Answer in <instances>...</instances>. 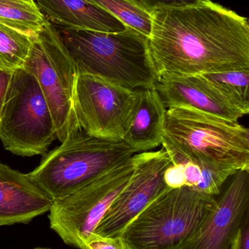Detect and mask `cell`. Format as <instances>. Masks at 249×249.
<instances>
[{
  "label": "cell",
  "mask_w": 249,
  "mask_h": 249,
  "mask_svg": "<svg viewBox=\"0 0 249 249\" xmlns=\"http://www.w3.org/2000/svg\"><path fill=\"white\" fill-rule=\"evenodd\" d=\"M241 106L249 109V70L204 74Z\"/></svg>",
  "instance_id": "d6986e66"
},
{
  "label": "cell",
  "mask_w": 249,
  "mask_h": 249,
  "mask_svg": "<svg viewBox=\"0 0 249 249\" xmlns=\"http://www.w3.org/2000/svg\"><path fill=\"white\" fill-rule=\"evenodd\" d=\"M53 202L29 173L0 162V227L29 223L49 212Z\"/></svg>",
  "instance_id": "4fadbf2b"
},
{
  "label": "cell",
  "mask_w": 249,
  "mask_h": 249,
  "mask_svg": "<svg viewBox=\"0 0 249 249\" xmlns=\"http://www.w3.org/2000/svg\"><path fill=\"white\" fill-rule=\"evenodd\" d=\"M162 145L172 164L193 162L227 178L249 171V129L195 109H167Z\"/></svg>",
  "instance_id": "7a4b0ae2"
},
{
  "label": "cell",
  "mask_w": 249,
  "mask_h": 249,
  "mask_svg": "<svg viewBox=\"0 0 249 249\" xmlns=\"http://www.w3.org/2000/svg\"><path fill=\"white\" fill-rule=\"evenodd\" d=\"M164 179L168 187L171 189L180 188L185 186L184 164L175 163L170 165L164 174Z\"/></svg>",
  "instance_id": "7402d4cb"
},
{
  "label": "cell",
  "mask_w": 249,
  "mask_h": 249,
  "mask_svg": "<svg viewBox=\"0 0 249 249\" xmlns=\"http://www.w3.org/2000/svg\"><path fill=\"white\" fill-rule=\"evenodd\" d=\"M83 249H133L121 238L99 236L93 233L84 243Z\"/></svg>",
  "instance_id": "44dd1931"
},
{
  "label": "cell",
  "mask_w": 249,
  "mask_h": 249,
  "mask_svg": "<svg viewBox=\"0 0 249 249\" xmlns=\"http://www.w3.org/2000/svg\"><path fill=\"white\" fill-rule=\"evenodd\" d=\"M166 109L184 107L238 122L246 109L204 74H175L159 78L155 86Z\"/></svg>",
  "instance_id": "8fae6325"
},
{
  "label": "cell",
  "mask_w": 249,
  "mask_h": 249,
  "mask_svg": "<svg viewBox=\"0 0 249 249\" xmlns=\"http://www.w3.org/2000/svg\"><path fill=\"white\" fill-rule=\"evenodd\" d=\"M48 21L36 3L0 0V23L35 37Z\"/></svg>",
  "instance_id": "2e32d148"
},
{
  "label": "cell",
  "mask_w": 249,
  "mask_h": 249,
  "mask_svg": "<svg viewBox=\"0 0 249 249\" xmlns=\"http://www.w3.org/2000/svg\"><path fill=\"white\" fill-rule=\"evenodd\" d=\"M57 138L46 99L35 77L23 68L12 73L0 112V140L16 155H45Z\"/></svg>",
  "instance_id": "8992f818"
},
{
  "label": "cell",
  "mask_w": 249,
  "mask_h": 249,
  "mask_svg": "<svg viewBox=\"0 0 249 249\" xmlns=\"http://www.w3.org/2000/svg\"><path fill=\"white\" fill-rule=\"evenodd\" d=\"M136 154L104 171L73 193L54 200L50 226L67 245L83 249L134 173Z\"/></svg>",
  "instance_id": "52a82bcc"
},
{
  "label": "cell",
  "mask_w": 249,
  "mask_h": 249,
  "mask_svg": "<svg viewBox=\"0 0 249 249\" xmlns=\"http://www.w3.org/2000/svg\"><path fill=\"white\" fill-rule=\"evenodd\" d=\"M78 74L100 77L130 90L154 87L159 81L149 37L127 28L115 33L58 29Z\"/></svg>",
  "instance_id": "3957f363"
},
{
  "label": "cell",
  "mask_w": 249,
  "mask_h": 249,
  "mask_svg": "<svg viewBox=\"0 0 249 249\" xmlns=\"http://www.w3.org/2000/svg\"><path fill=\"white\" fill-rule=\"evenodd\" d=\"M229 249H249V215L238 228Z\"/></svg>",
  "instance_id": "603a6c76"
},
{
  "label": "cell",
  "mask_w": 249,
  "mask_h": 249,
  "mask_svg": "<svg viewBox=\"0 0 249 249\" xmlns=\"http://www.w3.org/2000/svg\"><path fill=\"white\" fill-rule=\"evenodd\" d=\"M183 164H184L185 186L194 189L201 179V168L197 164L191 162H185Z\"/></svg>",
  "instance_id": "cb8c5ba5"
},
{
  "label": "cell",
  "mask_w": 249,
  "mask_h": 249,
  "mask_svg": "<svg viewBox=\"0 0 249 249\" xmlns=\"http://www.w3.org/2000/svg\"><path fill=\"white\" fill-rule=\"evenodd\" d=\"M216 197L190 187L168 189L121 233L133 249H177L211 214Z\"/></svg>",
  "instance_id": "5b68a950"
},
{
  "label": "cell",
  "mask_w": 249,
  "mask_h": 249,
  "mask_svg": "<svg viewBox=\"0 0 249 249\" xmlns=\"http://www.w3.org/2000/svg\"><path fill=\"white\" fill-rule=\"evenodd\" d=\"M23 1H27V2L29 3H32V4H34V3H35V0H23Z\"/></svg>",
  "instance_id": "484cf974"
},
{
  "label": "cell",
  "mask_w": 249,
  "mask_h": 249,
  "mask_svg": "<svg viewBox=\"0 0 249 249\" xmlns=\"http://www.w3.org/2000/svg\"><path fill=\"white\" fill-rule=\"evenodd\" d=\"M45 18L62 29L95 32H122L127 29L118 19L88 0H36Z\"/></svg>",
  "instance_id": "5bb4252c"
},
{
  "label": "cell",
  "mask_w": 249,
  "mask_h": 249,
  "mask_svg": "<svg viewBox=\"0 0 249 249\" xmlns=\"http://www.w3.org/2000/svg\"><path fill=\"white\" fill-rule=\"evenodd\" d=\"M139 6L152 14L162 8H179L201 3L205 0H134Z\"/></svg>",
  "instance_id": "ffe728a7"
},
{
  "label": "cell",
  "mask_w": 249,
  "mask_h": 249,
  "mask_svg": "<svg viewBox=\"0 0 249 249\" xmlns=\"http://www.w3.org/2000/svg\"><path fill=\"white\" fill-rule=\"evenodd\" d=\"M213 212L177 249H229L234 235L249 215V171H239Z\"/></svg>",
  "instance_id": "7c38bea8"
},
{
  "label": "cell",
  "mask_w": 249,
  "mask_h": 249,
  "mask_svg": "<svg viewBox=\"0 0 249 249\" xmlns=\"http://www.w3.org/2000/svg\"><path fill=\"white\" fill-rule=\"evenodd\" d=\"M23 69L38 81L49 107L57 138L62 142L70 127L78 71L59 31L48 20L33 38Z\"/></svg>",
  "instance_id": "ba28073f"
},
{
  "label": "cell",
  "mask_w": 249,
  "mask_h": 249,
  "mask_svg": "<svg viewBox=\"0 0 249 249\" xmlns=\"http://www.w3.org/2000/svg\"><path fill=\"white\" fill-rule=\"evenodd\" d=\"M152 16L149 48L159 80L249 70L247 18L211 0Z\"/></svg>",
  "instance_id": "6da1fadb"
},
{
  "label": "cell",
  "mask_w": 249,
  "mask_h": 249,
  "mask_svg": "<svg viewBox=\"0 0 249 249\" xmlns=\"http://www.w3.org/2000/svg\"><path fill=\"white\" fill-rule=\"evenodd\" d=\"M172 161L164 149L136 154L134 173L95 229L99 236H120L155 198L169 189L164 179Z\"/></svg>",
  "instance_id": "30bf717a"
},
{
  "label": "cell",
  "mask_w": 249,
  "mask_h": 249,
  "mask_svg": "<svg viewBox=\"0 0 249 249\" xmlns=\"http://www.w3.org/2000/svg\"><path fill=\"white\" fill-rule=\"evenodd\" d=\"M33 38L0 23V70L23 68Z\"/></svg>",
  "instance_id": "e0dca14e"
},
{
  "label": "cell",
  "mask_w": 249,
  "mask_h": 249,
  "mask_svg": "<svg viewBox=\"0 0 249 249\" xmlns=\"http://www.w3.org/2000/svg\"><path fill=\"white\" fill-rule=\"evenodd\" d=\"M166 107L154 87L138 90L123 142L136 154L162 145Z\"/></svg>",
  "instance_id": "9a60e30c"
},
{
  "label": "cell",
  "mask_w": 249,
  "mask_h": 249,
  "mask_svg": "<svg viewBox=\"0 0 249 249\" xmlns=\"http://www.w3.org/2000/svg\"><path fill=\"white\" fill-rule=\"evenodd\" d=\"M137 96L138 90H130L96 76L78 74L71 120L90 136L121 142Z\"/></svg>",
  "instance_id": "9c48e42d"
},
{
  "label": "cell",
  "mask_w": 249,
  "mask_h": 249,
  "mask_svg": "<svg viewBox=\"0 0 249 249\" xmlns=\"http://www.w3.org/2000/svg\"><path fill=\"white\" fill-rule=\"evenodd\" d=\"M45 249V248H36V249Z\"/></svg>",
  "instance_id": "4316f807"
},
{
  "label": "cell",
  "mask_w": 249,
  "mask_h": 249,
  "mask_svg": "<svg viewBox=\"0 0 249 249\" xmlns=\"http://www.w3.org/2000/svg\"><path fill=\"white\" fill-rule=\"evenodd\" d=\"M136 154L125 142L87 134L72 120L65 139L29 173L53 200L73 193Z\"/></svg>",
  "instance_id": "277c9868"
},
{
  "label": "cell",
  "mask_w": 249,
  "mask_h": 249,
  "mask_svg": "<svg viewBox=\"0 0 249 249\" xmlns=\"http://www.w3.org/2000/svg\"><path fill=\"white\" fill-rule=\"evenodd\" d=\"M118 19L126 27L134 29L149 37L152 16L134 0H88Z\"/></svg>",
  "instance_id": "ac0fdd59"
},
{
  "label": "cell",
  "mask_w": 249,
  "mask_h": 249,
  "mask_svg": "<svg viewBox=\"0 0 249 249\" xmlns=\"http://www.w3.org/2000/svg\"><path fill=\"white\" fill-rule=\"evenodd\" d=\"M12 73L0 70V112L4 105L6 94L11 80Z\"/></svg>",
  "instance_id": "d4e9b609"
}]
</instances>
